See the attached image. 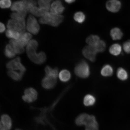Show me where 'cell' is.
I'll return each mask as SVG.
<instances>
[{
	"label": "cell",
	"instance_id": "1",
	"mask_svg": "<svg viewBox=\"0 0 130 130\" xmlns=\"http://www.w3.org/2000/svg\"><path fill=\"white\" fill-rule=\"evenodd\" d=\"M64 17L62 15H55L48 12H45L40 19V23L50 24L53 27H57L62 22Z\"/></svg>",
	"mask_w": 130,
	"mask_h": 130
},
{
	"label": "cell",
	"instance_id": "2",
	"mask_svg": "<svg viewBox=\"0 0 130 130\" xmlns=\"http://www.w3.org/2000/svg\"><path fill=\"white\" fill-rule=\"evenodd\" d=\"M26 50L27 56L32 62L37 64L40 65L46 61V55L43 52H40L37 53L36 49L27 46Z\"/></svg>",
	"mask_w": 130,
	"mask_h": 130
},
{
	"label": "cell",
	"instance_id": "3",
	"mask_svg": "<svg viewBox=\"0 0 130 130\" xmlns=\"http://www.w3.org/2000/svg\"><path fill=\"white\" fill-rule=\"evenodd\" d=\"M74 71L76 76L82 79L87 78L90 74L89 64L84 60H81L77 63L75 68Z\"/></svg>",
	"mask_w": 130,
	"mask_h": 130
},
{
	"label": "cell",
	"instance_id": "4",
	"mask_svg": "<svg viewBox=\"0 0 130 130\" xmlns=\"http://www.w3.org/2000/svg\"><path fill=\"white\" fill-rule=\"evenodd\" d=\"M7 28L20 32L22 33L24 32L26 25L24 19L14 20L10 19L8 21L7 24Z\"/></svg>",
	"mask_w": 130,
	"mask_h": 130
},
{
	"label": "cell",
	"instance_id": "5",
	"mask_svg": "<svg viewBox=\"0 0 130 130\" xmlns=\"http://www.w3.org/2000/svg\"><path fill=\"white\" fill-rule=\"evenodd\" d=\"M6 67L8 70H14L24 73L26 70L25 67L21 62V58L17 57L8 61L6 64Z\"/></svg>",
	"mask_w": 130,
	"mask_h": 130
},
{
	"label": "cell",
	"instance_id": "6",
	"mask_svg": "<svg viewBox=\"0 0 130 130\" xmlns=\"http://www.w3.org/2000/svg\"><path fill=\"white\" fill-rule=\"evenodd\" d=\"M38 97V93L36 89L30 87L24 90L22 99L26 103H30L35 101Z\"/></svg>",
	"mask_w": 130,
	"mask_h": 130
},
{
	"label": "cell",
	"instance_id": "7",
	"mask_svg": "<svg viewBox=\"0 0 130 130\" xmlns=\"http://www.w3.org/2000/svg\"><path fill=\"white\" fill-rule=\"evenodd\" d=\"M27 29L30 33L34 35H36L39 31V25L37 19L32 15H30L28 17L27 24Z\"/></svg>",
	"mask_w": 130,
	"mask_h": 130
},
{
	"label": "cell",
	"instance_id": "8",
	"mask_svg": "<svg viewBox=\"0 0 130 130\" xmlns=\"http://www.w3.org/2000/svg\"><path fill=\"white\" fill-rule=\"evenodd\" d=\"M98 53L95 47L89 45L85 46L82 51L84 57L92 62H94L96 60Z\"/></svg>",
	"mask_w": 130,
	"mask_h": 130
},
{
	"label": "cell",
	"instance_id": "9",
	"mask_svg": "<svg viewBox=\"0 0 130 130\" xmlns=\"http://www.w3.org/2000/svg\"><path fill=\"white\" fill-rule=\"evenodd\" d=\"M121 3L119 0H109L106 4L107 9L112 13L118 12L121 9Z\"/></svg>",
	"mask_w": 130,
	"mask_h": 130
},
{
	"label": "cell",
	"instance_id": "10",
	"mask_svg": "<svg viewBox=\"0 0 130 130\" xmlns=\"http://www.w3.org/2000/svg\"><path fill=\"white\" fill-rule=\"evenodd\" d=\"M57 79L45 75L41 81V85L45 89L49 90L53 89L57 84Z\"/></svg>",
	"mask_w": 130,
	"mask_h": 130
},
{
	"label": "cell",
	"instance_id": "11",
	"mask_svg": "<svg viewBox=\"0 0 130 130\" xmlns=\"http://www.w3.org/2000/svg\"><path fill=\"white\" fill-rule=\"evenodd\" d=\"M65 8L60 1H56L53 2L50 7V12L55 15H60L64 12Z\"/></svg>",
	"mask_w": 130,
	"mask_h": 130
},
{
	"label": "cell",
	"instance_id": "12",
	"mask_svg": "<svg viewBox=\"0 0 130 130\" xmlns=\"http://www.w3.org/2000/svg\"><path fill=\"white\" fill-rule=\"evenodd\" d=\"M92 115L86 113L81 114L77 117L75 120V123L78 126H86L90 121Z\"/></svg>",
	"mask_w": 130,
	"mask_h": 130
},
{
	"label": "cell",
	"instance_id": "13",
	"mask_svg": "<svg viewBox=\"0 0 130 130\" xmlns=\"http://www.w3.org/2000/svg\"><path fill=\"white\" fill-rule=\"evenodd\" d=\"M114 72L113 68L111 65L107 64L104 65L101 70V74L104 77H111Z\"/></svg>",
	"mask_w": 130,
	"mask_h": 130
},
{
	"label": "cell",
	"instance_id": "14",
	"mask_svg": "<svg viewBox=\"0 0 130 130\" xmlns=\"http://www.w3.org/2000/svg\"><path fill=\"white\" fill-rule=\"evenodd\" d=\"M116 76L118 79L122 81L127 80L129 78V74L125 68L119 67L116 71Z\"/></svg>",
	"mask_w": 130,
	"mask_h": 130
},
{
	"label": "cell",
	"instance_id": "15",
	"mask_svg": "<svg viewBox=\"0 0 130 130\" xmlns=\"http://www.w3.org/2000/svg\"><path fill=\"white\" fill-rule=\"evenodd\" d=\"M32 37V35L30 33L24 32L21 33L20 38L17 40L19 44L24 47L27 45L30 41Z\"/></svg>",
	"mask_w": 130,
	"mask_h": 130
},
{
	"label": "cell",
	"instance_id": "16",
	"mask_svg": "<svg viewBox=\"0 0 130 130\" xmlns=\"http://www.w3.org/2000/svg\"><path fill=\"white\" fill-rule=\"evenodd\" d=\"M123 48L118 43H115L110 47L109 52L110 54L115 56H118L121 55Z\"/></svg>",
	"mask_w": 130,
	"mask_h": 130
},
{
	"label": "cell",
	"instance_id": "17",
	"mask_svg": "<svg viewBox=\"0 0 130 130\" xmlns=\"http://www.w3.org/2000/svg\"><path fill=\"white\" fill-rule=\"evenodd\" d=\"M11 9L12 11L16 12H21L27 10L25 3L22 1H18L14 2L11 6Z\"/></svg>",
	"mask_w": 130,
	"mask_h": 130
},
{
	"label": "cell",
	"instance_id": "18",
	"mask_svg": "<svg viewBox=\"0 0 130 130\" xmlns=\"http://www.w3.org/2000/svg\"><path fill=\"white\" fill-rule=\"evenodd\" d=\"M9 77L16 81H20L22 79L24 73L14 70H8L7 73Z\"/></svg>",
	"mask_w": 130,
	"mask_h": 130
},
{
	"label": "cell",
	"instance_id": "19",
	"mask_svg": "<svg viewBox=\"0 0 130 130\" xmlns=\"http://www.w3.org/2000/svg\"><path fill=\"white\" fill-rule=\"evenodd\" d=\"M1 121L4 127L8 130H10L12 126V122L11 118L7 114L2 115Z\"/></svg>",
	"mask_w": 130,
	"mask_h": 130
},
{
	"label": "cell",
	"instance_id": "20",
	"mask_svg": "<svg viewBox=\"0 0 130 130\" xmlns=\"http://www.w3.org/2000/svg\"><path fill=\"white\" fill-rule=\"evenodd\" d=\"M110 35L113 40H119L122 38L123 34L121 29L117 27H114L110 31Z\"/></svg>",
	"mask_w": 130,
	"mask_h": 130
},
{
	"label": "cell",
	"instance_id": "21",
	"mask_svg": "<svg viewBox=\"0 0 130 130\" xmlns=\"http://www.w3.org/2000/svg\"><path fill=\"white\" fill-rule=\"evenodd\" d=\"M9 44L12 45L16 54H20L24 51V47L18 43L17 40L12 39L9 41Z\"/></svg>",
	"mask_w": 130,
	"mask_h": 130
},
{
	"label": "cell",
	"instance_id": "22",
	"mask_svg": "<svg viewBox=\"0 0 130 130\" xmlns=\"http://www.w3.org/2000/svg\"><path fill=\"white\" fill-rule=\"evenodd\" d=\"M45 75L56 79L58 76V70L57 68H53L47 66L45 69Z\"/></svg>",
	"mask_w": 130,
	"mask_h": 130
},
{
	"label": "cell",
	"instance_id": "23",
	"mask_svg": "<svg viewBox=\"0 0 130 130\" xmlns=\"http://www.w3.org/2000/svg\"><path fill=\"white\" fill-rule=\"evenodd\" d=\"M58 76L61 82L64 83L67 82L69 81L71 77L70 72L66 69L62 70L59 73Z\"/></svg>",
	"mask_w": 130,
	"mask_h": 130
},
{
	"label": "cell",
	"instance_id": "24",
	"mask_svg": "<svg viewBox=\"0 0 130 130\" xmlns=\"http://www.w3.org/2000/svg\"><path fill=\"white\" fill-rule=\"evenodd\" d=\"M96 102V99L94 95L91 94H88L84 96L83 103L85 106L90 107L92 106Z\"/></svg>",
	"mask_w": 130,
	"mask_h": 130
},
{
	"label": "cell",
	"instance_id": "25",
	"mask_svg": "<svg viewBox=\"0 0 130 130\" xmlns=\"http://www.w3.org/2000/svg\"><path fill=\"white\" fill-rule=\"evenodd\" d=\"M98 123L95 117L92 115L90 121L85 126V130H99Z\"/></svg>",
	"mask_w": 130,
	"mask_h": 130
},
{
	"label": "cell",
	"instance_id": "26",
	"mask_svg": "<svg viewBox=\"0 0 130 130\" xmlns=\"http://www.w3.org/2000/svg\"><path fill=\"white\" fill-rule=\"evenodd\" d=\"M100 40V37L98 36L92 35L87 37L86 41L89 45L95 47Z\"/></svg>",
	"mask_w": 130,
	"mask_h": 130
},
{
	"label": "cell",
	"instance_id": "27",
	"mask_svg": "<svg viewBox=\"0 0 130 130\" xmlns=\"http://www.w3.org/2000/svg\"><path fill=\"white\" fill-rule=\"evenodd\" d=\"M4 54L6 57L9 58H14L16 55L13 48L10 44L6 45L5 48Z\"/></svg>",
	"mask_w": 130,
	"mask_h": 130
},
{
	"label": "cell",
	"instance_id": "28",
	"mask_svg": "<svg viewBox=\"0 0 130 130\" xmlns=\"http://www.w3.org/2000/svg\"><path fill=\"white\" fill-rule=\"evenodd\" d=\"M6 37L8 38L18 40L20 38L21 33L16 31L8 29L6 30Z\"/></svg>",
	"mask_w": 130,
	"mask_h": 130
},
{
	"label": "cell",
	"instance_id": "29",
	"mask_svg": "<svg viewBox=\"0 0 130 130\" xmlns=\"http://www.w3.org/2000/svg\"><path fill=\"white\" fill-rule=\"evenodd\" d=\"M50 2L48 0H38V3L40 8L45 12H48L50 9Z\"/></svg>",
	"mask_w": 130,
	"mask_h": 130
},
{
	"label": "cell",
	"instance_id": "30",
	"mask_svg": "<svg viewBox=\"0 0 130 130\" xmlns=\"http://www.w3.org/2000/svg\"><path fill=\"white\" fill-rule=\"evenodd\" d=\"M30 12L34 15L41 17H43L45 13L46 12L40 8L37 7L36 6L32 8L30 10Z\"/></svg>",
	"mask_w": 130,
	"mask_h": 130
},
{
	"label": "cell",
	"instance_id": "31",
	"mask_svg": "<svg viewBox=\"0 0 130 130\" xmlns=\"http://www.w3.org/2000/svg\"><path fill=\"white\" fill-rule=\"evenodd\" d=\"M74 19L78 23L81 24L85 20L86 16L83 12H76L74 16Z\"/></svg>",
	"mask_w": 130,
	"mask_h": 130
},
{
	"label": "cell",
	"instance_id": "32",
	"mask_svg": "<svg viewBox=\"0 0 130 130\" xmlns=\"http://www.w3.org/2000/svg\"><path fill=\"white\" fill-rule=\"evenodd\" d=\"M27 11L24 10L21 12L13 13L11 16L12 19L18 20L21 19H24L27 14Z\"/></svg>",
	"mask_w": 130,
	"mask_h": 130
},
{
	"label": "cell",
	"instance_id": "33",
	"mask_svg": "<svg viewBox=\"0 0 130 130\" xmlns=\"http://www.w3.org/2000/svg\"><path fill=\"white\" fill-rule=\"evenodd\" d=\"M95 47L98 53L103 52L106 48V44L104 41L100 40Z\"/></svg>",
	"mask_w": 130,
	"mask_h": 130
},
{
	"label": "cell",
	"instance_id": "34",
	"mask_svg": "<svg viewBox=\"0 0 130 130\" xmlns=\"http://www.w3.org/2000/svg\"><path fill=\"white\" fill-rule=\"evenodd\" d=\"M11 4V0H0V7L3 9L9 8Z\"/></svg>",
	"mask_w": 130,
	"mask_h": 130
},
{
	"label": "cell",
	"instance_id": "35",
	"mask_svg": "<svg viewBox=\"0 0 130 130\" xmlns=\"http://www.w3.org/2000/svg\"><path fill=\"white\" fill-rule=\"evenodd\" d=\"M123 49L125 53L127 54H130V40L125 42L123 45Z\"/></svg>",
	"mask_w": 130,
	"mask_h": 130
},
{
	"label": "cell",
	"instance_id": "36",
	"mask_svg": "<svg viewBox=\"0 0 130 130\" xmlns=\"http://www.w3.org/2000/svg\"><path fill=\"white\" fill-rule=\"evenodd\" d=\"M38 43L36 40H32L28 42L27 45V46L30 47L37 50L38 47Z\"/></svg>",
	"mask_w": 130,
	"mask_h": 130
},
{
	"label": "cell",
	"instance_id": "37",
	"mask_svg": "<svg viewBox=\"0 0 130 130\" xmlns=\"http://www.w3.org/2000/svg\"><path fill=\"white\" fill-rule=\"evenodd\" d=\"M5 29V27L4 24L0 22V33H2L4 32Z\"/></svg>",
	"mask_w": 130,
	"mask_h": 130
},
{
	"label": "cell",
	"instance_id": "38",
	"mask_svg": "<svg viewBox=\"0 0 130 130\" xmlns=\"http://www.w3.org/2000/svg\"><path fill=\"white\" fill-rule=\"evenodd\" d=\"M0 130H8L3 126L1 121H0Z\"/></svg>",
	"mask_w": 130,
	"mask_h": 130
},
{
	"label": "cell",
	"instance_id": "39",
	"mask_svg": "<svg viewBox=\"0 0 130 130\" xmlns=\"http://www.w3.org/2000/svg\"><path fill=\"white\" fill-rule=\"evenodd\" d=\"M65 2L69 4H71L74 3L76 0H64Z\"/></svg>",
	"mask_w": 130,
	"mask_h": 130
},
{
	"label": "cell",
	"instance_id": "40",
	"mask_svg": "<svg viewBox=\"0 0 130 130\" xmlns=\"http://www.w3.org/2000/svg\"><path fill=\"white\" fill-rule=\"evenodd\" d=\"M28 1V0H22V1H23L24 2H25L26 1Z\"/></svg>",
	"mask_w": 130,
	"mask_h": 130
},
{
	"label": "cell",
	"instance_id": "41",
	"mask_svg": "<svg viewBox=\"0 0 130 130\" xmlns=\"http://www.w3.org/2000/svg\"><path fill=\"white\" fill-rule=\"evenodd\" d=\"M15 130H21L20 129H16Z\"/></svg>",
	"mask_w": 130,
	"mask_h": 130
}]
</instances>
